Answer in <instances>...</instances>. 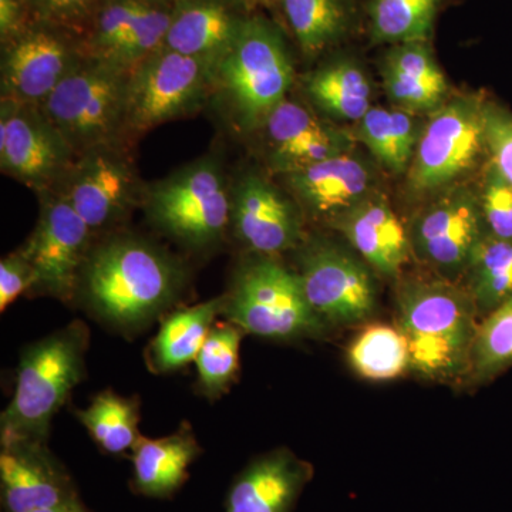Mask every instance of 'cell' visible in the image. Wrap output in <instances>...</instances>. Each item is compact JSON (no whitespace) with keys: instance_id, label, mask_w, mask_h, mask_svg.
<instances>
[{"instance_id":"21","label":"cell","mask_w":512,"mask_h":512,"mask_svg":"<svg viewBox=\"0 0 512 512\" xmlns=\"http://www.w3.org/2000/svg\"><path fill=\"white\" fill-rule=\"evenodd\" d=\"M244 20L228 0H177L163 47L207 60L217 69Z\"/></svg>"},{"instance_id":"4","label":"cell","mask_w":512,"mask_h":512,"mask_svg":"<svg viewBox=\"0 0 512 512\" xmlns=\"http://www.w3.org/2000/svg\"><path fill=\"white\" fill-rule=\"evenodd\" d=\"M293 64L281 35L261 19H245L214 77V90L242 130L264 126L286 99Z\"/></svg>"},{"instance_id":"3","label":"cell","mask_w":512,"mask_h":512,"mask_svg":"<svg viewBox=\"0 0 512 512\" xmlns=\"http://www.w3.org/2000/svg\"><path fill=\"white\" fill-rule=\"evenodd\" d=\"M87 329L72 323L20 357L15 394L2 414V446L42 443L50 421L84 376Z\"/></svg>"},{"instance_id":"36","label":"cell","mask_w":512,"mask_h":512,"mask_svg":"<svg viewBox=\"0 0 512 512\" xmlns=\"http://www.w3.org/2000/svg\"><path fill=\"white\" fill-rule=\"evenodd\" d=\"M478 201L487 234L512 242V187L491 164L485 171Z\"/></svg>"},{"instance_id":"22","label":"cell","mask_w":512,"mask_h":512,"mask_svg":"<svg viewBox=\"0 0 512 512\" xmlns=\"http://www.w3.org/2000/svg\"><path fill=\"white\" fill-rule=\"evenodd\" d=\"M285 177L308 210L335 217L365 200L372 187L369 168L350 153L308 165Z\"/></svg>"},{"instance_id":"9","label":"cell","mask_w":512,"mask_h":512,"mask_svg":"<svg viewBox=\"0 0 512 512\" xmlns=\"http://www.w3.org/2000/svg\"><path fill=\"white\" fill-rule=\"evenodd\" d=\"M484 104L474 97H460L434 111L410 164L409 184L414 191L447 187L476 165L485 150Z\"/></svg>"},{"instance_id":"15","label":"cell","mask_w":512,"mask_h":512,"mask_svg":"<svg viewBox=\"0 0 512 512\" xmlns=\"http://www.w3.org/2000/svg\"><path fill=\"white\" fill-rule=\"evenodd\" d=\"M3 47L0 100L28 106H42L84 60L82 46L45 26L26 29Z\"/></svg>"},{"instance_id":"8","label":"cell","mask_w":512,"mask_h":512,"mask_svg":"<svg viewBox=\"0 0 512 512\" xmlns=\"http://www.w3.org/2000/svg\"><path fill=\"white\" fill-rule=\"evenodd\" d=\"M215 66L161 47L130 73L126 138L190 116L214 90Z\"/></svg>"},{"instance_id":"42","label":"cell","mask_w":512,"mask_h":512,"mask_svg":"<svg viewBox=\"0 0 512 512\" xmlns=\"http://www.w3.org/2000/svg\"><path fill=\"white\" fill-rule=\"evenodd\" d=\"M249 2L265 3V5H269V3L275 2V0H249Z\"/></svg>"},{"instance_id":"14","label":"cell","mask_w":512,"mask_h":512,"mask_svg":"<svg viewBox=\"0 0 512 512\" xmlns=\"http://www.w3.org/2000/svg\"><path fill=\"white\" fill-rule=\"evenodd\" d=\"M487 234L478 195L454 188L417 215L409 231L413 255L453 282Z\"/></svg>"},{"instance_id":"11","label":"cell","mask_w":512,"mask_h":512,"mask_svg":"<svg viewBox=\"0 0 512 512\" xmlns=\"http://www.w3.org/2000/svg\"><path fill=\"white\" fill-rule=\"evenodd\" d=\"M126 144L101 146L79 154L53 188L62 194L92 232L113 228L127 217L143 188Z\"/></svg>"},{"instance_id":"1","label":"cell","mask_w":512,"mask_h":512,"mask_svg":"<svg viewBox=\"0 0 512 512\" xmlns=\"http://www.w3.org/2000/svg\"><path fill=\"white\" fill-rule=\"evenodd\" d=\"M177 259L151 242L116 235L90 249L79 288L107 322L134 329L156 318L184 286Z\"/></svg>"},{"instance_id":"13","label":"cell","mask_w":512,"mask_h":512,"mask_svg":"<svg viewBox=\"0 0 512 512\" xmlns=\"http://www.w3.org/2000/svg\"><path fill=\"white\" fill-rule=\"evenodd\" d=\"M173 8L167 0H104L80 45L84 57L133 72L163 47Z\"/></svg>"},{"instance_id":"31","label":"cell","mask_w":512,"mask_h":512,"mask_svg":"<svg viewBox=\"0 0 512 512\" xmlns=\"http://www.w3.org/2000/svg\"><path fill=\"white\" fill-rule=\"evenodd\" d=\"M272 147V163L276 170L286 173L293 158L312 141L335 133V128L322 123L305 107L285 99L272 110L264 123Z\"/></svg>"},{"instance_id":"29","label":"cell","mask_w":512,"mask_h":512,"mask_svg":"<svg viewBox=\"0 0 512 512\" xmlns=\"http://www.w3.org/2000/svg\"><path fill=\"white\" fill-rule=\"evenodd\" d=\"M348 356L357 375L373 382L397 379L412 369L409 345L403 333L383 323L363 330L353 340Z\"/></svg>"},{"instance_id":"26","label":"cell","mask_w":512,"mask_h":512,"mask_svg":"<svg viewBox=\"0 0 512 512\" xmlns=\"http://www.w3.org/2000/svg\"><path fill=\"white\" fill-rule=\"evenodd\" d=\"M468 296L483 319L512 296V242L485 234L468 259Z\"/></svg>"},{"instance_id":"20","label":"cell","mask_w":512,"mask_h":512,"mask_svg":"<svg viewBox=\"0 0 512 512\" xmlns=\"http://www.w3.org/2000/svg\"><path fill=\"white\" fill-rule=\"evenodd\" d=\"M312 474V467L291 451H272L239 474L227 512H291Z\"/></svg>"},{"instance_id":"28","label":"cell","mask_w":512,"mask_h":512,"mask_svg":"<svg viewBox=\"0 0 512 512\" xmlns=\"http://www.w3.org/2000/svg\"><path fill=\"white\" fill-rule=\"evenodd\" d=\"M306 89L319 107L338 119L360 121L372 109L369 80L362 69L349 62L313 73Z\"/></svg>"},{"instance_id":"25","label":"cell","mask_w":512,"mask_h":512,"mask_svg":"<svg viewBox=\"0 0 512 512\" xmlns=\"http://www.w3.org/2000/svg\"><path fill=\"white\" fill-rule=\"evenodd\" d=\"M222 308L224 296L168 316L151 343V365L154 369L171 372L195 362Z\"/></svg>"},{"instance_id":"12","label":"cell","mask_w":512,"mask_h":512,"mask_svg":"<svg viewBox=\"0 0 512 512\" xmlns=\"http://www.w3.org/2000/svg\"><path fill=\"white\" fill-rule=\"evenodd\" d=\"M77 154L37 106L0 100V168L37 194L53 190Z\"/></svg>"},{"instance_id":"17","label":"cell","mask_w":512,"mask_h":512,"mask_svg":"<svg viewBox=\"0 0 512 512\" xmlns=\"http://www.w3.org/2000/svg\"><path fill=\"white\" fill-rule=\"evenodd\" d=\"M231 225L237 237L258 255L288 251L301 238L291 202L258 175H247L232 192Z\"/></svg>"},{"instance_id":"35","label":"cell","mask_w":512,"mask_h":512,"mask_svg":"<svg viewBox=\"0 0 512 512\" xmlns=\"http://www.w3.org/2000/svg\"><path fill=\"white\" fill-rule=\"evenodd\" d=\"M286 19L303 52L313 55L329 45L343 28L338 0H281Z\"/></svg>"},{"instance_id":"41","label":"cell","mask_w":512,"mask_h":512,"mask_svg":"<svg viewBox=\"0 0 512 512\" xmlns=\"http://www.w3.org/2000/svg\"><path fill=\"white\" fill-rule=\"evenodd\" d=\"M33 512H87L86 508L80 504L76 498L72 500L63 501V503L52 505V507L40 508Z\"/></svg>"},{"instance_id":"40","label":"cell","mask_w":512,"mask_h":512,"mask_svg":"<svg viewBox=\"0 0 512 512\" xmlns=\"http://www.w3.org/2000/svg\"><path fill=\"white\" fill-rule=\"evenodd\" d=\"M25 6L22 0H0V37L3 45L25 32L23 25Z\"/></svg>"},{"instance_id":"32","label":"cell","mask_w":512,"mask_h":512,"mask_svg":"<svg viewBox=\"0 0 512 512\" xmlns=\"http://www.w3.org/2000/svg\"><path fill=\"white\" fill-rule=\"evenodd\" d=\"M439 0H375L372 29L377 40L426 42L433 29Z\"/></svg>"},{"instance_id":"6","label":"cell","mask_w":512,"mask_h":512,"mask_svg":"<svg viewBox=\"0 0 512 512\" xmlns=\"http://www.w3.org/2000/svg\"><path fill=\"white\" fill-rule=\"evenodd\" d=\"M143 198L151 222L187 247L210 248L231 225L232 195L220 163L212 157L151 185Z\"/></svg>"},{"instance_id":"23","label":"cell","mask_w":512,"mask_h":512,"mask_svg":"<svg viewBox=\"0 0 512 512\" xmlns=\"http://www.w3.org/2000/svg\"><path fill=\"white\" fill-rule=\"evenodd\" d=\"M387 96L407 113L437 110L447 82L424 42L402 43L386 57L383 69Z\"/></svg>"},{"instance_id":"39","label":"cell","mask_w":512,"mask_h":512,"mask_svg":"<svg viewBox=\"0 0 512 512\" xmlns=\"http://www.w3.org/2000/svg\"><path fill=\"white\" fill-rule=\"evenodd\" d=\"M100 0H30L33 8L42 18L50 22H74L89 16L96 15L101 8Z\"/></svg>"},{"instance_id":"38","label":"cell","mask_w":512,"mask_h":512,"mask_svg":"<svg viewBox=\"0 0 512 512\" xmlns=\"http://www.w3.org/2000/svg\"><path fill=\"white\" fill-rule=\"evenodd\" d=\"M32 266L22 249L0 262V311L5 312L22 293L33 288Z\"/></svg>"},{"instance_id":"16","label":"cell","mask_w":512,"mask_h":512,"mask_svg":"<svg viewBox=\"0 0 512 512\" xmlns=\"http://www.w3.org/2000/svg\"><path fill=\"white\" fill-rule=\"evenodd\" d=\"M301 278L309 305L335 325L366 322L376 311V289L365 266L332 245H315L302 258Z\"/></svg>"},{"instance_id":"10","label":"cell","mask_w":512,"mask_h":512,"mask_svg":"<svg viewBox=\"0 0 512 512\" xmlns=\"http://www.w3.org/2000/svg\"><path fill=\"white\" fill-rule=\"evenodd\" d=\"M39 195V221L22 248L35 278L32 289L69 301L79 288L93 232L62 194L50 190Z\"/></svg>"},{"instance_id":"18","label":"cell","mask_w":512,"mask_h":512,"mask_svg":"<svg viewBox=\"0 0 512 512\" xmlns=\"http://www.w3.org/2000/svg\"><path fill=\"white\" fill-rule=\"evenodd\" d=\"M0 483L6 512H33L76 498L69 477L33 441L3 446Z\"/></svg>"},{"instance_id":"24","label":"cell","mask_w":512,"mask_h":512,"mask_svg":"<svg viewBox=\"0 0 512 512\" xmlns=\"http://www.w3.org/2000/svg\"><path fill=\"white\" fill-rule=\"evenodd\" d=\"M200 451L188 429L163 439L140 437L133 448L134 490L147 497H170L187 481L188 468Z\"/></svg>"},{"instance_id":"33","label":"cell","mask_w":512,"mask_h":512,"mask_svg":"<svg viewBox=\"0 0 512 512\" xmlns=\"http://www.w3.org/2000/svg\"><path fill=\"white\" fill-rule=\"evenodd\" d=\"M244 330L234 323H220L211 329L195 359L198 382L208 397H220L234 383L239 369V346Z\"/></svg>"},{"instance_id":"5","label":"cell","mask_w":512,"mask_h":512,"mask_svg":"<svg viewBox=\"0 0 512 512\" xmlns=\"http://www.w3.org/2000/svg\"><path fill=\"white\" fill-rule=\"evenodd\" d=\"M128 79L130 73L84 57L40 109L77 156L96 147L127 146Z\"/></svg>"},{"instance_id":"19","label":"cell","mask_w":512,"mask_h":512,"mask_svg":"<svg viewBox=\"0 0 512 512\" xmlns=\"http://www.w3.org/2000/svg\"><path fill=\"white\" fill-rule=\"evenodd\" d=\"M336 228L379 274L394 278L413 255L409 232L383 195L369 194L335 217Z\"/></svg>"},{"instance_id":"27","label":"cell","mask_w":512,"mask_h":512,"mask_svg":"<svg viewBox=\"0 0 512 512\" xmlns=\"http://www.w3.org/2000/svg\"><path fill=\"white\" fill-rule=\"evenodd\" d=\"M357 136L384 167L400 174L412 164L420 133L407 111L372 107L360 120Z\"/></svg>"},{"instance_id":"30","label":"cell","mask_w":512,"mask_h":512,"mask_svg":"<svg viewBox=\"0 0 512 512\" xmlns=\"http://www.w3.org/2000/svg\"><path fill=\"white\" fill-rule=\"evenodd\" d=\"M76 414L106 453L133 450L140 440L137 403L111 390L100 393L87 409Z\"/></svg>"},{"instance_id":"37","label":"cell","mask_w":512,"mask_h":512,"mask_svg":"<svg viewBox=\"0 0 512 512\" xmlns=\"http://www.w3.org/2000/svg\"><path fill=\"white\" fill-rule=\"evenodd\" d=\"M484 141L490 164L512 187V114L485 103Z\"/></svg>"},{"instance_id":"34","label":"cell","mask_w":512,"mask_h":512,"mask_svg":"<svg viewBox=\"0 0 512 512\" xmlns=\"http://www.w3.org/2000/svg\"><path fill=\"white\" fill-rule=\"evenodd\" d=\"M512 366V296L480 320L470 376L487 382Z\"/></svg>"},{"instance_id":"7","label":"cell","mask_w":512,"mask_h":512,"mask_svg":"<svg viewBox=\"0 0 512 512\" xmlns=\"http://www.w3.org/2000/svg\"><path fill=\"white\" fill-rule=\"evenodd\" d=\"M222 312L228 322L262 338L291 339L323 329L309 305L299 274L274 256L259 255L239 268Z\"/></svg>"},{"instance_id":"2","label":"cell","mask_w":512,"mask_h":512,"mask_svg":"<svg viewBox=\"0 0 512 512\" xmlns=\"http://www.w3.org/2000/svg\"><path fill=\"white\" fill-rule=\"evenodd\" d=\"M480 318L463 286L444 278L404 281L397 291V328L412 369L427 379L470 376Z\"/></svg>"}]
</instances>
